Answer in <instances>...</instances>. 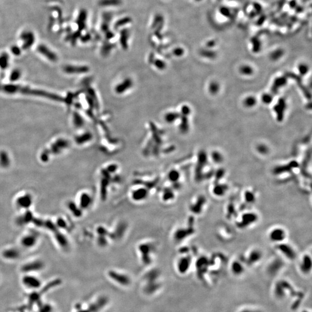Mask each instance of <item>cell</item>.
Masks as SVG:
<instances>
[{
	"mask_svg": "<svg viewBox=\"0 0 312 312\" xmlns=\"http://www.w3.org/2000/svg\"><path fill=\"white\" fill-rule=\"evenodd\" d=\"M180 178V174L178 172L176 171H173V172H171L169 174V178L172 180L171 181H176L177 179H179Z\"/></svg>",
	"mask_w": 312,
	"mask_h": 312,
	"instance_id": "cell-32",
	"label": "cell"
},
{
	"mask_svg": "<svg viewBox=\"0 0 312 312\" xmlns=\"http://www.w3.org/2000/svg\"><path fill=\"white\" fill-rule=\"evenodd\" d=\"M257 219V215L256 213L253 212L244 213L241 217L240 221L238 222V227L242 228H248L256 223Z\"/></svg>",
	"mask_w": 312,
	"mask_h": 312,
	"instance_id": "cell-5",
	"label": "cell"
},
{
	"mask_svg": "<svg viewBox=\"0 0 312 312\" xmlns=\"http://www.w3.org/2000/svg\"><path fill=\"white\" fill-rule=\"evenodd\" d=\"M287 83V78L285 77H280L276 78L275 80L273 85V90L277 92V90L282 88L283 86H284Z\"/></svg>",
	"mask_w": 312,
	"mask_h": 312,
	"instance_id": "cell-17",
	"label": "cell"
},
{
	"mask_svg": "<svg viewBox=\"0 0 312 312\" xmlns=\"http://www.w3.org/2000/svg\"><path fill=\"white\" fill-rule=\"evenodd\" d=\"M133 198H134V199L135 200H137V201H139V200H142L144 199V197L146 196V194H145L146 193L144 192V190H142V189H139L138 190H136L133 192Z\"/></svg>",
	"mask_w": 312,
	"mask_h": 312,
	"instance_id": "cell-25",
	"label": "cell"
},
{
	"mask_svg": "<svg viewBox=\"0 0 312 312\" xmlns=\"http://www.w3.org/2000/svg\"><path fill=\"white\" fill-rule=\"evenodd\" d=\"M298 69L299 74L302 76H305L308 73L309 68V67L307 64L302 63V64H300L299 65Z\"/></svg>",
	"mask_w": 312,
	"mask_h": 312,
	"instance_id": "cell-27",
	"label": "cell"
},
{
	"mask_svg": "<svg viewBox=\"0 0 312 312\" xmlns=\"http://www.w3.org/2000/svg\"><path fill=\"white\" fill-rule=\"evenodd\" d=\"M286 105L285 101L284 100H280L279 101L278 104L276 106V108H275V110L277 112V114L279 116H281V115L283 113V111L285 110Z\"/></svg>",
	"mask_w": 312,
	"mask_h": 312,
	"instance_id": "cell-24",
	"label": "cell"
},
{
	"mask_svg": "<svg viewBox=\"0 0 312 312\" xmlns=\"http://www.w3.org/2000/svg\"><path fill=\"white\" fill-rule=\"evenodd\" d=\"M22 39L25 41L24 47L27 48L30 47V46L33 43L34 37L33 34L30 33H25L22 35Z\"/></svg>",
	"mask_w": 312,
	"mask_h": 312,
	"instance_id": "cell-23",
	"label": "cell"
},
{
	"mask_svg": "<svg viewBox=\"0 0 312 312\" xmlns=\"http://www.w3.org/2000/svg\"><path fill=\"white\" fill-rule=\"evenodd\" d=\"M228 186L225 184H217L213 186L212 188V193L213 195L218 197H221L227 192Z\"/></svg>",
	"mask_w": 312,
	"mask_h": 312,
	"instance_id": "cell-13",
	"label": "cell"
},
{
	"mask_svg": "<svg viewBox=\"0 0 312 312\" xmlns=\"http://www.w3.org/2000/svg\"><path fill=\"white\" fill-rule=\"evenodd\" d=\"M10 159L8 154L5 152L0 153V166L2 168H6L10 165Z\"/></svg>",
	"mask_w": 312,
	"mask_h": 312,
	"instance_id": "cell-16",
	"label": "cell"
},
{
	"mask_svg": "<svg viewBox=\"0 0 312 312\" xmlns=\"http://www.w3.org/2000/svg\"><path fill=\"white\" fill-rule=\"evenodd\" d=\"M282 56V52L281 50H277L276 52H275L272 55V58L273 60H277L279 59V58H280Z\"/></svg>",
	"mask_w": 312,
	"mask_h": 312,
	"instance_id": "cell-33",
	"label": "cell"
},
{
	"mask_svg": "<svg viewBox=\"0 0 312 312\" xmlns=\"http://www.w3.org/2000/svg\"><path fill=\"white\" fill-rule=\"evenodd\" d=\"M287 237L286 230L282 227H275L268 233V238L271 242L276 244L284 242Z\"/></svg>",
	"mask_w": 312,
	"mask_h": 312,
	"instance_id": "cell-2",
	"label": "cell"
},
{
	"mask_svg": "<svg viewBox=\"0 0 312 312\" xmlns=\"http://www.w3.org/2000/svg\"><path fill=\"white\" fill-rule=\"evenodd\" d=\"M263 256L261 252L258 249H253L247 256V260L250 264H255L259 262Z\"/></svg>",
	"mask_w": 312,
	"mask_h": 312,
	"instance_id": "cell-12",
	"label": "cell"
},
{
	"mask_svg": "<svg viewBox=\"0 0 312 312\" xmlns=\"http://www.w3.org/2000/svg\"><path fill=\"white\" fill-rule=\"evenodd\" d=\"M277 250L285 258L293 261L297 257V253L290 245L283 242L277 245Z\"/></svg>",
	"mask_w": 312,
	"mask_h": 312,
	"instance_id": "cell-4",
	"label": "cell"
},
{
	"mask_svg": "<svg viewBox=\"0 0 312 312\" xmlns=\"http://www.w3.org/2000/svg\"><path fill=\"white\" fill-rule=\"evenodd\" d=\"M273 99V97L272 94H270V93L263 94L262 97H261V100H262L263 103L266 104V105H269V104L272 103Z\"/></svg>",
	"mask_w": 312,
	"mask_h": 312,
	"instance_id": "cell-26",
	"label": "cell"
},
{
	"mask_svg": "<svg viewBox=\"0 0 312 312\" xmlns=\"http://www.w3.org/2000/svg\"><path fill=\"white\" fill-rule=\"evenodd\" d=\"M34 203V198L31 194L25 193L21 194L16 199L15 203L20 209H29Z\"/></svg>",
	"mask_w": 312,
	"mask_h": 312,
	"instance_id": "cell-3",
	"label": "cell"
},
{
	"mask_svg": "<svg viewBox=\"0 0 312 312\" xmlns=\"http://www.w3.org/2000/svg\"><path fill=\"white\" fill-rule=\"evenodd\" d=\"M19 76H20V73L19 72V71H16L11 75L10 79L12 80H16L19 78Z\"/></svg>",
	"mask_w": 312,
	"mask_h": 312,
	"instance_id": "cell-34",
	"label": "cell"
},
{
	"mask_svg": "<svg viewBox=\"0 0 312 312\" xmlns=\"http://www.w3.org/2000/svg\"><path fill=\"white\" fill-rule=\"evenodd\" d=\"M239 72L241 74L244 76H249L253 75L254 69L252 67H251L250 65H243L239 68Z\"/></svg>",
	"mask_w": 312,
	"mask_h": 312,
	"instance_id": "cell-21",
	"label": "cell"
},
{
	"mask_svg": "<svg viewBox=\"0 0 312 312\" xmlns=\"http://www.w3.org/2000/svg\"><path fill=\"white\" fill-rule=\"evenodd\" d=\"M56 240L57 242L59 243L60 246L62 248H64L68 245V241H66V239L65 238L64 235H59L57 236Z\"/></svg>",
	"mask_w": 312,
	"mask_h": 312,
	"instance_id": "cell-30",
	"label": "cell"
},
{
	"mask_svg": "<svg viewBox=\"0 0 312 312\" xmlns=\"http://www.w3.org/2000/svg\"><path fill=\"white\" fill-rule=\"evenodd\" d=\"M44 267L45 264L42 261L36 260L25 264L22 267V271L25 273H33L42 270Z\"/></svg>",
	"mask_w": 312,
	"mask_h": 312,
	"instance_id": "cell-6",
	"label": "cell"
},
{
	"mask_svg": "<svg viewBox=\"0 0 312 312\" xmlns=\"http://www.w3.org/2000/svg\"><path fill=\"white\" fill-rule=\"evenodd\" d=\"M220 89V86L217 81H212L208 86V90L209 93L212 95L218 94Z\"/></svg>",
	"mask_w": 312,
	"mask_h": 312,
	"instance_id": "cell-20",
	"label": "cell"
},
{
	"mask_svg": "<svg viewBox=\"0 0 312 312\" xmlns=\"http://www.w3.org/2000/svg\"><path fill=\"white\" fill-rule=\"evenodd\" d=\"M211 159L212 160L213 163L217 164L222 163L224 160L223 154L217 150H214L212 152Z\"/></svg>",
	"mask_w": 312,
	"mask_h": 312,
	"instance_id": "cell-22",
	"label": "cell"
},
{
	"mask_svg": "<svg viewBox=\"0 0 312 312\" xmlns=\"http://www.w3.org/2000/svg\"><path fill=\"white\" fill-rule=\"evenodd\" d=\"M257 103V99L253 95H249L243 99V105L248 108H252L256 105Z\"/></svg>",
	"mask_w": 312,
	"mask_h": 312,
	"instance_id": "cell-18",
	"label": "cell"
},
{
	"mask_svg": "<svg viewBox=\"0 0 312 312\" xmlns=\"http://www.w3.org/2000/svg\"><path fill=\"white\" fill-rule=\"evenodd\" d=\"M38 241V236L34 233L25 234L20 239V244L23 248H34Z\"/></svg>",
	"mask_w": 312,
	"mask_h": 312,
	"instance_id": "cell-7",
	"label": "cell"
},
{
	"mask_svg": "<svg viewBox=\"0 0 312 312\" xmlns=\"http://www.w3.org/2000/svg\"><path fill=\"white\" fill-rule=\"evenodd\" d=\"M92 202V198L89 194L82 193L80 195L79 206L82 210L88 209Z\"/></svg>",
	"mask_w": 312,
	"mask_h": 312,
	"instance_id": "cell-11",
	"label": "cell"
},
{
	"mask_svg": "<svg viewBox=\"0 0 312 312\" xmlns=\"http://www.w3.org/2000/svg\"><path fill=\"white\" fill-rule=\"evenodd\" d=\"M21 282L24 287L31 291L39 290L42 286L41 279L33 273L25 274L21 278Z\"/></svg>",
	"mask_w": 312,
	"mask_h": 312,
	"instance_id": "cell-1",
	"label": "cell"
},
{
	"mask_svg": "<svg viewBox=\"0 0 312 312\" xmlns=\"http://www.w3.org/2000/svg\"><path fill=\"white\" fill-rule=\"evenodd\" d=\"M231 269L232 272L234 275H240L242 274L244 272L245 267H244L243 264H242V262L235 260V261H233L231 264Z\"/></svg>",
	"mask_w": 312,
	"mask_h": 312,
	"instance_id": "cell-14",
	"label": "cell"
},
{
	"mask_svg": "<svg viewBox=\"0 0 312 312\" xmlns=\"http://www.w3.org/2000/svg\"><path fill=\"white\" fill-rule=\"evenodd\" d=\"M7 56L8 55H2V56L0 57V66L2 68L6 67L8 64V58Z\"/></svg>",
	"mask_w": 312,
	"mask_h": 312,
	"instance_id": "cell-31",
	"label": "cell"
},
{
	"mask_svg": "<svg viewBox=\"0 0 312 312\" xmlns=\"http://www.w3.org/2000/svg\"><path fill=\"white\" fill-rule=\"evenodd\" d=\"M39 52H40L41 54L44 55L46 58L49 59L50 61H55L57 60L56 55H55L54 53H53L50 50L47 48L45 46H40L38 48Z\"/></svg>",
	"mask_w": 312,
	"mask_h": 312,
	"instance_id": "cell-15",
	"label": "cell"
},
{
	"mask_svg": "<svg viewBox=\"0 0 312 312\" xmlns=\"http://www.w3.org/2000/svg\"><path fill=\"white\" fill-rule=\"evenodd\" d=\"M299 267L302 272L305 273L309 272L312 268V259L310 256H309L308 254L303 256V257H302L301 258Z\"/></svg>",
	"mask_w": 312,
	"mask_h": 312,
	"instance_id": "cell-10",
	"label": "cell"
},
{
	"mask_svg": "<svg viewBox=\"0 0 312 312\" xmlns=\"http://www.w3.org/2000/svg\"><path fill=\"white\" fill-rule=\"evenodd\" d=\"M68 208L69 209L71 213H72L74 216L76 217H79L80 214H82V209L80 208L79 205L76 206V203L70 202L68 204Z\"/></svg>",
	"mask_w": 312,
	"mask_h": 312,
	"instance_id": "cell-19",
	"label": "cell"
},
{
	"mask_svg": "<svg viewBox=\"0 0 312 312\" xmlns=\"http://www.w3.org/2000/svg\"><path fill=\"white\" fill-rule=\"evenodd\" d=\"M257 150L259 153L265 155L269 152V148L265 144H260L257 146Z\"/></svg>",
	"mask_w": 312,
	"mask_h": 312,
	"instance_id": "cell-28",
	"label": "cell"
},
{
	"mask_svg": "<svg viewBox=\"0 0 312 312\" xmlns=\"http://www.w3.org/2000/svg\"><path fill=\"white\" fill-rule=\"evenodd\" d=\"M39 312H55L54 307L49 304L45 303L41 305L39 309Z\"/></svg>",
	"mask_w": 312,
	"mask_h": 312,
	"instance_id": "cell-29",
	"label": "cell"
},
{
	"mask_svg": "<svg viewBox=\"0 0 312 312\" xmlns=\"http://www.w3.org/2000/svg\"><path fill=\"white\" fill-rule=\"evenodd\" d=\"M191 263V260L188 257L180 258L177 264V269L179 272L182 274L186 273L190 268Z\"/></svg>",
	"mask_w": 312,
	"mask_h": 312,
	"instance_id": "cell-8",
	"label": "cell"
},
{
	"mask_svg": "<svg viewBox=\"0 0 312 312\" xmlns=\"http://www.w3.org/2000/svg\"><path fill=\"white\" fill-rule=\"evenodd\" d=\"M3 257L9 260H15L20 257L21 253L18 248H8L3 251L2 254Z\"/></svg>",
	"mask_w": 312,
	"mask_h": 312,
	"instance_id": "cell-9",
	"label": "cell"
}]
</instances>
